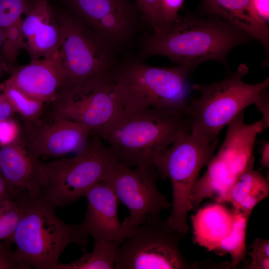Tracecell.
Instances as JSON below:
<instances>
[{
  "label": "cell",
  "mask_w": 269,
  "mask_h": 269,
  "mask_svg": "<svg viewBox=\"0 0 269 269\" xmlns=\"http://www.w3.org/2000/svg\"><path fill=\"white\" fill-rule=\"evenodd\" d=\"M254 38L237 27L214 16L188 13L145 38L142 54L166 57L191 72L207 61L227 67L229 52Z\"/></svg>",
  "instance_id": "cell-1"
},
{
  "label": "cell",
  "mask_w": 269,
  "mask_h": 269,
  "mask_svg": "<svg viewBox=\"0 0 269 269\" xmlns=\"http://www.w3.org/2000/svg\"><path fill=\"white\" fill-rule=\"evenodd\" d=\"M191 130L185 115L154 108H123L92 133L109 143L122 164L155 168L156 159L177 136Z\"/></svg>",
  "instance_id": "cell-2"
},
{
  "label": "cell",
  "mask_w": 269,
  "mask_h": 269,
  "mask_svg": "<svg viewBox=\"0 0 269 269\" xmlns=\"http://www.w3.org/2000/svg\"><path fill=\"white\" fill-rule=\"evenodd\" d=\"M19 202L20 216L11 240L21 269H55L68 246L87 245L88 235L80 224L62 221L56 214V207L43 194L23 193Z\"/></svg>",
  "instance_id": "cell-3"
},
{
  "label": "cell",
  "mask_w": 269,
  "mask_h": 269,
  "mask_svg": "<svg viewBox=\"0 0 269 269\" xmlns=\"http://www.w3.org/2000/svg\"><path fill=\"white\" fill-rule=\"evenodd\" d=\"M191 72L182 65L159 67L132 60L113 75L124 108H154L187 116Z\"/></svg>",
  "instance_id": "cell-4"
},
{
  "label": "cell",
  "mask_w": 269,
  "mask_h": 269,
  "mask_svg": "<svg viewBox=\"0 0 269 269\" xmlns=\"http://www.w3.org/2000/svg\"><path fill=\"white\" fill-rule=\"evenodd\" d=\"M248 73V66L242 63L222 81L191 86L199 94L198 98L190 100L187 112L192 132L214 142L218 140L222 129L245 108L252 104L258 105L268 93L269 78L257 84H248L243 81Z\"/></svg>",
  "instance_id": "cell-5"
},
{
  "label": "cell",
  "mask_w": 269,
  "mask_h": 269,
  "mask_svg": "<svg viewBox=\"0 0 269 269\" xmlns=\"http://www.w3.org/2000/svg\"><path fill=\"white\" fill-rule=\"evenodd\" d=\"M218 141L210 142L195 132L185 131L155 162L159 177L168 178L172 185V209L166 223L180 234L189 231L187 216L192 209V190L201 170L214 155Z\"/></svg>",
  "instance_id": "cell-6"
},
{
  "label": "cell",
  "mask_w": 269,
  "mask_h": 269,
  "mask_svg": "<svg viewBox=\"0 0 269 269\" xmlns=\"http://www.w3.org/2000/svg\"><path fill=\"white\" fill-rule=\"evenodd\" d=\"M93 134L73 157L46 163L47 182L43 195L56 207L85 196L118 160L111 148Z\"/></svg>",
  "instance_id": "cell-7"
},
{
  "label": "cell",
  "mask_w": 269,
  "mask_h": 269,
  "mask_svg": "<svg viewBox=\"0 0 269 269\" xmlns=\"http://www.w3.org/2000/svg\"><path fill=\"white\" fill-rule=\"evenodd\" d=\"M56 13L61 30L59 52L64 72L58 93L113 71L117 46L73 13Z\"/></svg>",
  "instance_id": "cell-8"
},
{
  "label": "cell",
  "mask_w": 269,
  "mask_h": 269,
  "mask_svg": "<svg viewBox=\"0 0 269 269\" xmlns=\"http://www.w3.org/2000/svg\"><path fill=\"white\" fill-rule=\"evenodd\" d=\"M227 126L223 143L207 164L204 174L197 181L200 190L208 196H229L239 177L254 164L253 150L257 136L267 129L262 120L246 124L243 112Z\"/></svg>",
  "instance_id": "cell-9"
},
{
  "label": "cell",
  "mask_w": 269,
  "mask_h": 269,
  "mask_svg": "<svg viewBox=\"0 0 269 269\" xmlns=\"http://www.w3.org/2000/svg\"><path fill=\"white\" fill-rule=\"evenodd\" d=\"M180 234L161 221L149 216L118 247L115 269H179L185 266L178 249Z\"/></svg>",
  "instance_id": "cell-10"
},
{
  "label": "cell",
  "mask_w": 269,
  "mask_h": 269,
  "mask_svg": "<svg viewBox=\"0 0 269 269\" xmlns=\"http://www.w3.org/2000/svg\"><path fill=\"white\" fill-rule=\"evenodd\" d=\"M113 70L59 92L48 103L50 114L82 124L92 132L106 124L124 108Z\"/></svg>",
  "instance_id": "cell-11"
},
{
  "label": "cell",
  "mask_w": 269,
  "mask_h": 269,
  "mask_svg": "<svg viewBox=\"0 0 269 269\" xmlns=\"http://www.w3.org/2000/svg\"><path fill=\"white\" fill-rule=\"evenodd\" d=\"M158 177L154 168L138 166L133 169L117 160L102 181L110 186L118 201L128 209L129 215L122 225L131 234L147 217L159 216L171 205L157 189Z\"/></svg>",
  "instance_id": "cell-12"
},
{
  "label": "cell",
  "mask_w": 269,
  "mask_h": 269,
  "mask_svg": "<svg viewBox=\"0 0 269 269\" xmlns=\"http://www.w3.org/2000/svg\"><path fill=\"white\" fill-rule=\"evenodd\" d=\"M50 115L33 121H24L17 140L40 158L59 157L78 151L84 146L92 130L76 122Z\"/></svg>",
  "instance_id": "cell-13"
},
{
  "label": "cell",
  "mask_w": 269,
  "mask_h": 269,
  "mask_svg": "<svg viewBox=\"0 0 269 269\" xmlns=\"http://www.w3.org/2000/svg\"><path fill=\"white\" fill-rule=\"evenodd\" d=\"M72 13L117 47L134 34L138 11L130 0H64Z\"/></svg>",
  "instance_id": "cell-14"
},
{
  "label": "cell",
  "mask_w": 269,
  "mask_h": 269,
  "mask_svg": "<svg viewBox=\"0 0 269 269\" xmlns=\"http://www.w3.org/2000/svg\"><path fill=\"white\" fill-rule=\"evenodd\" d=\"M85 197L87 208L80 225L87 235L92 237L94 245L110 242L121 244L132 235L119 220V201L107 183H98L88 191Z\"/></svg>",
  "instance_id": "cell-15"
},
{
  "label": "cell",
  "mask_w": 269,
  "mask_h": 269,
  "mask_svg": "<svg viewBox=\"0 0 269 269\" xmlns=\"http://www.w3.org/2000/svg\"><path fill=\"white\" fill-rule=\"evenodd\" d=\"M3 82L28 97L48 104L57 97L64 78L59 50L16 67Z\"/></svg>",
  "instance_id": "cell-16"
},
{
  "label": "cell",
  "mask_w": 269,
  "mask_h": 269,
  "mask_svg": "<svg viewBox=\"0 0 269 269\" xmlns=\"http://www.w3.org/2000/svg\"><path fill=\"white\" fill-rule=\"evenodd\" d=\"M0 171L11 186L31 195L42 194L47 184L46 163L17 140L0 144Z\"/></svg>",
  "instance_id": "cell-17"
},
{
  "label": "cell",
  "mask_w": 269,
  "mask_h": 269,
  "mask_svg": "<svg viewBox=\"0 0 269 269\" xmlns=\"http://www.w3.org/2000/svg\"><path fill=\"white\" fill-rule=\"evenodd\" d=\"M21 29L30 60L48 56L59 50L61 40L56 13L48 0H35L23 19Z\"/></svg>",
  "instance_id": "cell-18"
},
{
  "label": "cell",
  "mask_w": 269,
  "mask_h": 269,
  "mask_svg": "<svg viewBox=\"0 0 269 269\" xmlns=\"http://www.w3.org/2000/svg\"><path fill=\"white\" fill-rule=\"evenodd\" d=\"M202 16H214L258 40L269 57V27L257 14L251 0H202Z\"/></svg>",
  "instance_id": "cell-19"
},
{
  "label": "cell",
  "mask_w": 269,
  "mask_h": 269,
  "mask_svg": "<svg viewBox=\"0 0 269 269\" xmlns=\"http://www.w3.org/2000/svg\"><path fill=\"white\" fill-rule=\"evenodd\" d=\"M191 217L193 240L208 251H214L231 233L234 223L232 209L223 203L207 204L198 208Z\"/></svg>",
  "instance_id": "cell-20"
},
{
  "label": "cell",
  "mask_w": 269,
  "mask_h": 269,
  "mask_svg": "<svg viewBox=\"0 0 269 269\" xmlns=\"http://www.w3.org/2000/svg\"><path fill=\"white\" fill-rule=\"evenodd\" d=\"M250 165L239 177L228 196L227 202L233 208L251 214L254 208L269 194L267 179Z\"/></svg>",
  "instance_id": "cell-21"
},
{
  "label": "cell",
  "mask_w": 269,
  "mask_h": 269,
  "mask_svg": "<svg viewBox=\"0 0 269 269\" xmlns=\"http://www.w3.org/2000/svg\"><path fill=\"white\" fill-rule=\"evenodd\" d=\"M234 223L230 234L222 241L214 251L219 256L229 253L231 257V266L235 268L245 259L247 253L246 246V229L251 215L241 210L232 208Z\"/></svg>",
  "instance_id": "cell-22"
},
{
  "label": "cell",
  "mask_w": 269,
  "mask_h": 269,
  "mask_svg": "<svg viewBox=\"0 0 269 269\" xmlns=\"http://www.w3.org/2000/svg\"><path fill=\"white\" fill-rule=\"evenodd\" d=\"M120 243L110 242L94 245L93 251L86 252L79 259L68 264L59 263L55 269H115L116 253Z\"/></svg>",
  "instance_id": "cell-23"
},
{
  "label": "cell",
  "mask_w": 269,
  "mask_h": 269,
  "mask_svg": "<svg viewBox=\"0 0 269 269\" xmlns=\"http://www.w3.org/2000/svg\"><path fill=\"white\" fill-rule=\"evenodd\" d=\"M2 92L24 121H33L39 119L44 111V103L26 95L14 87L3 82Z\"/></svg>",
  "instance_id": "cell-24"
},
{
  "label": "cell",
  "mask_w": 269,
  "mask_h": 269,
  "mask_svg": "<svg viewBox=\"0 0 269 269\" xmlns=\"http://www.w3.org/2000/svg\"><path fill=\"white\" fill-rule=\"evenodd\" d=\"M22 21L2 30L1 56L7 72L10 74L16 67L17 58L22 49H25V42L22 34Z\"/></svg>",
  "instance_id": "cell-25"
},
{
  "label": "cell",
  "mask_w": 269,
  "mask_h": 269,
  "mask_svg": "<svg viewBox=\"0 0 269 269\" xmlns=\"http://www.w3.org/2000/svg\"><path fill=\"white\" fill-rule=\"evenodd\" d=\"M35 0H0V28L3 30L23 20Z\"/></svg>",
  "instance_id": "cell-26"
},
{
  "label": "cell",
  "mask_w": 269,
  "mask_h": 269,
  "mask_svg": "<svg viewBox=\"0 0 269 269\" xmlns=\"http://www.w3.org/2000/svg\"><path fill=\"white\" fill-rule=\"evenodd\" d=\"M21 195L15 199L0 201V242L11 239L14 232L20 216Z\"/></svg>",
  "instance_id": "cell-27"
},
{
  "label": "cell",
  "mask_w": 269,
  "mask_h": 269,
  "mask_svg": "<svg viewBox=\"0 0 269 269\" xmlns=\"http://www.w3.org/2000/svg\"><path fill=\"white\" fill-rule=\"evenodd\" d=\"M135 5L153 32L161 28V15L158 0H134Z\"/></svg>",
  "instance_id": "cell-28"
},
{
  "label": "cell",
  "mask_w": 269,
  "mask_h": 269,
  "mask_svg": "<svg viewBox=\"0 0 269 269\" xmlns=\"http://www.w3.org/2000/svg\"><path fill=\"white\" fill-rule=\"evenodd\" d=\"M252 252L249 254L252 261L248 269H269V240L256 239L251 246Z\"/></svg>",
  "instance_id": "cell-29"
},
{
  "label": "cell",
  "mask_w": 269,
  "mask_h": 269,
  "mask_svg": "<svg viewBox=\"0 0 269 269\" xmlns=\"http://www.w3.org/2000/svg\"><path fill=\"white\" fill-rule=\"evenodd\" d=\"M158 0L161 15V28L159 30L160 31L175 22L180 17L178 12L182 8L184 0Z\"/></svg>",
  "instance_id": "cell-30"
},
{
  "label": "cell",
  "mask_w": 269,
  "mask_h": 269,
  "mask_svg": "<svg viewBox=\"0 0 269 269\" xmlns=\"http://www.w3.org/2000/svg\"><path fill=\"white\" fill-rule=\"evenodd\" d=\"M10 239L0 242V269H21L11 249Z\"/></svg>",
  "instance_id": "cell-31"
},
{
  "label": "cell",
  "mask_w": 269,
  "mask_h": 269,
  "mask_svg": "<svg viewBox=\"0 0 269 269\" xmlns=\"http://www.w3.org/2000/svg\"><path fill=\"white\" fill-rule=\"evenodd\" d=\"M19 128L11 120L0 121V144H7L17 140Z\"/></svg>",
  "instance_id": "cell-32"
},
{
  "label": "cell",
  "mask_w": 269,
  "mask_h": 269,
  "mask_svg": "<svg viewBox=\"0 0 269 269\" xmlns=\"http://www.w3.org/2000/svg\"><path fill=\"white\" fill-rule=\"evenodd\" d=\"M22 193L9 184L0 171V201L15 199Z\"/></svg>",
  "instance_id": "cell-33"
},
{
  "label": "cell",
  "mask_w": 269,
  "mask_h": 269,
  "mask_svg": "<svg viewBox=\"0 0 269 269\" xmlns=\"http://www.w3.org/2000/svg\"><path fill=\"white\" fill-rule=\"evenodd\" d=\"M259 16L267 23L269 21V0H251Z\"/></svg>",
  "instance_id": "cell-34"
},
{
  "label": "cell",
  "mask_w": 269,
  "mask_h": 269,
  "mask_svg": "<svg viewBox=\"0 0 269 269\" xmlns=\"http://www.w3.org/2000/svg\"><path fill=\"white\" fill-rule=\"evenodd\" d=\"M14 113L13 107L5 96V99L0 104V121L10 119Z\"/></svg>",
  "instance_id": "cell-35"
},
{
  "label": "cell",
  "mask_w": 269,
  "mask_h": 269,
  "mask_svg": "<svg viewBox=\"0 0 269 269\" xmlns=\"http://www.w3.org/2000/svg\"><path fill=\"white\" fill-rule=\"evenodd\" d=\"M261 164L263 167L269 166V142L266 141L264 143L261 149Z\"/></svg>",
  "instance_id": "cell-36"
},
{
  "label": "cell",
  "mask_w": 269,
  "mask_h": 269,
  "mask_svg": "<svg viewBox=\"0 0 269 269\" xmlns=\"http://www.w3.org/2000/svg\"><path fill=\"white\" fill-rule=\"evenodd\" d=\"M3 40V32L0 28V78L7 72V69L4 64L1 56V47Z\"/></svg>",
  "instance_id": "cell-37"
},
{
  "label": "cell",
  "mask_w": 269,
  "mask_h": 269,
  "mask_svg": "<svg viewBox=\"0 0 269 269\" xmlns=\"http://www.w3.org/2000/svg\"><path fill=\"white\" fill-rule=\"evenodd\" d=\"M5 95L2 92H1V93L0 94V104L5 99Z\"/></svg>",
  "instance_id": "cell-38"
},
{
  "label": "cell",
  "mask_w": 269,
  "mask_h": 269,
  "mask_svg": "<svg viewBox=\"0 0 269 269\" xmlns=\"http://www.w3.org/2000/svg\"><path fill=\"white\" fill-rule=\"evenodd\" d=\"M2 91V83H0V92Z\"/></svg>",
  "instance_id": "cell-39"
}]
</instances>
